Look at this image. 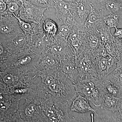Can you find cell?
<instances>
[{"label":"cell","instance_id":"obj_1","mask_svg":"<svg viewBox=\"0 0 122 122\" xmlns=\"http://www.w3.org/2000/svg\"><path fill=\"white\" fill-rule=\"evenodd\" d=\"M78 94H83L95 107H100L105 94L103 79L91 75L84 76L74 85Z\"/></svg>","mask_w":122,"mask_h":122},{"label":"cell","instance_id":"obj_2","mask_svg":"<svg viewBox=\"0 0 122 122\" xmlns=\"http://www.w3.org/2000/svg\"><path fill=\"white\" fill-rule=\"evenodd\" d=\"M75 59L76 66L81 78L86 75H91L98 77L92 52L83 50L77 55Z\"/></svg>","mask_w":122,"mask_h":122},{"label":"cell","instance_id":"obj_3","mask_svg":"<svg viewBox=\"0 0 122 122\" xmlns=\"http://www.w3.org/2000/svg\"><path fill=\"white\" fill-rule=\"evenodd\" d=\"M92 7L103 16L118 13L122 17V0H92Z\"/></svg>","mask_w":122,"mask_h":122},{"label":"cell","instance_id":"obj_4","mask_svg":"<svg viewBox=\"0 0 122 122\" xmlns=\"http://www.w3.org/2000/svg\"><path fill=\"white\" fill-rule=\"evenodd\" d=\"M46 10L37 7L29 1L22 0V5L18 16L24 20L37 22L44 17V12Z\"/></svg>","mask_w":122,"mask_h":122},{"label":"cell","instance_id":"obj_5","mask_svg":"<svg viewBox=\"0 0 122 122\" xmlns=\"http://www.w3.org/2000/svg\"><path fill=\"white\" fill-rule=\"evenodd\" d=\"M72 14L73 25L78 27H83L89 15L92 4L86 2L76 3Z\"/></svg>","mask_w":122,"mask_h":122},{"label":"cell","instance_id":"obj_6","mask_svg":"<svg viewBox=\"0 0 122 122\" xmlns=\"http://www.w3.org/2000/svg\"><path fill=\"white\" fill-rule=\"evenodd\" d=\"M75 4V3H67L62 0L57 1L54 8L56 10V17L58 24L67 23L68 19L72 17Z\"/></svg>","mask_w":122,"mask_h":122},{"label":"cell","instance_id":"obj_7","mask_svg":"<svg viewBox=\"0 0 122 122\" xmlns=\"http://www.w3.org/2000/svg\"><path fill=\"white\" fill-rule=\"evenodd\" d=\"M72 101V103L70 107L71 111L79 113L96 112V110H95L91 106L89 101L81 94H78Z\"/></svg>","mask_w":122,"mask_h":122},{"label":"cell","instance_id":"obj_8","mask_svg":"<svg viewBox=\"0 0 122 122\" xmlns=\"http://www.w3.org/2000/svg\"><path fill=\"white\" fill-rule=\"evenodd\" d=\"M93 122H117L114 118L113 112L99 109L93 112Z\"/></svg>","mask_w":122,"mask_h":122},{"label":"cell","instance_id":"obj_9","mask_svg":"<svg viewBox=\"0 0 122 122\" xmlns=\"http://www.w3.org/2000/svg\"><path fill=\"white\" fill-rule=\"evenodd\" d=\"M103 16V15L93 8L92 4L90 13L84 26L89 29L90 28H92V27L95 26H98V24L104 23L103 21L100 22L102 20V17Z\"/></svg>","mask_w":122,"mask_h":122},{"label":"cell","instance_id":"obj_10","mask_svg":"<svg viewBox=\"0 0 122 122\" xmlns=\"http://www.w3.org/2000/svg\"><path fill=\"white\" fill-rule=\"evenodd\" d=\"M102 79L106 94L116 97H122V88L106 78Z\"/></svg>","mask_w":122,"mask_h":122},{"label":"cell","instance_id":"obj_11","mask_svg":"<svg viewBox=\"0 0 122 122\" xmlns=\"http://www.w3.org/2000/svg\"><path fill=\"white\" fill-rule=\"evenodd\" d=\"M119 98L106 94L103 96L102 101L100 109H104L113 112L117 105Z\"/></svg>","mask_w":122,"mask_h":122},{"label":"cell","instance_id":"obj_12","mask_svg":"<svg viewBox=\"0 0 122 122\" xmlns=\"http://www.w3.org/2000/svg\"><path fill=\"white\" fill-rule=\"evenodd\" d=\"M122 88V64L118 62L117 66L106 78Z\"/></svg>","mask_w":122,"mask_h":122},{"label":"cell","instance_id":"obj_13","mask_svg":"<svg viewBox=\"0 0 122 122\" xmlns=\"http://www.w3.org/2000/svg\"><path fill=\"white\" fill-rule=\"evenodd\" d=\"M43 28L46 34L54 37L57 33L58 26L56 22L49 19H46L43 22Z\"/></svg>","mask_w":122,"mask_h":122},{"label":"cell","instance_id":"obj_14","mask_svg":"<svg viewBox=\"0 0 122 122\" xmlns=\"http://www.w3.org/2000/svg\"><path fill=\"white\" fill-rule=\"evenodd\" d=\"M68 42L72 46L75 58L80 51L81 41L78 34L72 31L68 39Z\"/></svg>","mask_w":122,"mask_h":122},{"label":"cell","instance_id":"obj_15","mask_svg":"<svg viewBox=\"0 0 122 122\" xmlns=\"http://www.w3.org/2000/svg\"><path fill=\"white\" fill-rule=\"evenodd\" d=\"M120 15L119 14H111L103 16L102 20L108 28H115L119 25Z\"/></svg>","mask_w":122,"mask_h":122},{"label":"cell","instance_id":"obj_16","mask_svg":"<svg viewBox=\"0 0 122 122\" xmlns=\"http://www.w3.org/2000/svg\"><path fill=\"white\" fill-rule=\"evenodd\" d=\"M57 34L61 37L68 40V37L73 31L72 26L68 23H61L58 24Z\"/></svg>","mask_w":122,"mask_h":122},{"label":"cell","instance_id":"obj_17","mask_svg":"<svg viewBox=\"0 0 122 122\" xmlns=\"http://www.w3.org/2000/svg\"><path fill=\"white\" fill-rule=\"evenodd\" d=\"M37 7L48 10L54 8L58 0H26Z\"/></svg>","mask_w":122,"mask_h":122},{"label":"cell","instance_id":"obj_18","mask_svg":"<svg viewBox=\"0 0 122 122\" xmlns=\"http://www.w3.org/2000/svg\"><path fill=\"white\" fill-rule=\"evenodd\" d=\"M85 113H76V115L71 120V122H93V112Z\"/></svg>","mask_w":122,"mask_h":122},{"label":"cell","instance_id":"obj_19","mask_svg":"<svg viewBox=\"0 0 122 122\" xmlns=\"http://www.w3.org/2000/svg\"><path fill=\"white\" fill-rule=\"evenodd\" d=\"M15 18H16L19 24V26L21 30L25 33L31 34L33 32V26L29 22H27L25 21L22 20L18 16L15 14H13Z\"/></svg>","mask_w":122,"mask_h":122},{"label":"cell","instance_id":"obj_20","mask_svg":"<svg viewBox=\"0 0 122 122\" xmlns=\"http://www.w3.org/2000/svg\"><path fill=\"white\" fill-rule=\"evenodd\" d=\"M22 5V0H14L9 2L7 5L9 12L18 16Z\"/></svg>","mask_w":122,"mask_h":122},{"label":"cell","instance_id":"obj_21","mask_svg":"<svg viewBox=\"0 0 122 122\" xmlns=\"http://www.w3.org/2000/svg\"><path fill=\"white\" fill-rule=\"evenodd\" d=\"M114 118L117 122H122V97L119 99L115 109L113 112Z\"/></svg>","mask_w":122,"mask_h":122},{"label":"cell","instance_id":"obj_22","mask_svg":"<svg viewBox=\"0 0 122 122\" xmlns=\"http://www.w3.org/2000/svg\"><path fill=\"white\" fill-rule=\"evenodd\" d=\"M87 40L90 47L92 49H95L97 48L98 46V39L94 34L90 33L88 34Z\"/></svg>","mask_w":122,"mask_h":122},{"label":"cell","instance_id":"obj_23","mask_svg":"<svg viewBox=\"0 0 122 122\" xmlns=\"http://www.w3.org/2000/svg\"><path fill=\"white\" fill-rule=\"evenodd\" d=\"M13 27L10 24H1L0 25V33L3 35L11 34L13 32Z\"/></svg>","mask_w":122,"mask_h":122},{"label":"cell","instance_id":"obj_24","mask_svg":"<svg viewBox=\"0 0 122 122\" xmlns=\"http://www.w3.org/2000/svg\"><path fill=\"white\" fill-rule=\"evenodd\" d=\"M49 87L51 91L56 93H59L62 91H63V85H62L58 81H56L55 79L53 83L49 86Z\"/></svg>","mask_w":122,"mask_h":122},{"label":"cell","instance_id":"obj_25","mask_svg":"<svg viewBox=\"0 0 122 122\" xmlns=\"http://www.w3.org/2000/svg\"><path fill=\"white\" fill-rule=\"evenodd\" d=\"M51 52L53 54L61 55L64 52V49L63 47L60 44H55L51 47Z\"/></svg>","mask_w":122,"mask_h":122},{"label":"cell","instance_id":"obj_26","mask_svg":"<svg viewBox=\"0 0 122 122\" xmlns=\"http://www.w3.org/2000/svg\"><path fill=\"white\" fill-rule=\"evenodd\" d=\"M25 38L23 36L18 37L15 38L13 39V43L15 46H20L25 43Z\"/></svg>","mask_w":122,"mask_h":122},{"label":"cell","instance_id":"obj_27","mask_svg":"<svg viewBox=\"0 0 122 122\" xmlns=\"http://www.w3.org/2000/svg\"><path fill=\"white\" fill-rule=\"evenodd\" d=\"M35 106L31 105L28 106L25 110V114L27 116H31L35 112Z\"/></svg>","mask_w":122,"mask_h":122},{"label":"cell","instance_id":"obj_28","mask_svg":"<svg viewBox=\"0 0 122 122\" xmlns=\"http://www.w3.org/2000/svg\"><path fill=\"white\" fill-rule=\"evenodd\" d=\"M58 109L54 106L48 108L46 111V114L48 117L56 113Z\"/></svg>","mask_w":122,"mask_h":122},{"label":"cell","instance_id":"obj_29","mask_svg":"<svg viewBox=\"0 0 122 122\" xmlns=\"http://www.w3.org/2000/svg\"><path fill=\"white\" fill-rule=\"evenodd\" d=\"M115 30L114 33L112 35L116 39H122V29L118 28L115 27Z\"/></svg>","mask_w":122,"mask_h":122},{"label":"cell","instance_id":"obj_30","mask_svg":"<svg viewBox=\"0 0 122 122\" xmlns=\"http://www.w3.org/2000/svg\"><path fill=\"white\" fill-rule=\"evenodd\" d=\"M14 77L11 74H8L5 75L3 78V81L5 83L9 84L13 82L14 81Z\"/></svg>","mask_w":122,"mask_h":122},{"label":"cell","instance_id":"obj_31","mask_svg":"<svg viewBox=\"0 0 122 122\" xmlns=\"http://www.w3.org/2000/svg\"><path fill=\"white\" fill-rule=\"evenodd\" d=\"M46 63L48 65L52 66L55 65L57 63L56 60L54 58L51 57H48L46 60Z\"/></svg>","mask_w":122,"mask_h":122},{"label":"cell","instance_id":"obj_32","mask_svg":"<svg viewBox=\"0 0 122 122\" xmlns=\"http://www.w3.org/2000/svg\"><path fill=\"white\" fill-rule=\"evenodd\" d=\"M31 58L29 56L22 57L18 61L19 63L21 65H25L31 61Z\"/></svg>","mask_w":122,"mask_h":122},{"label":"cell","instance_id":"obj_33","mask_svg":"<svg viewBox=\"0 0 122 122\" xmlns=\"http://www.w3.org/2000/svg\"><path fill=\"white\" fill-rule=\"evenodd\" d=\"M55 79L52 76H48L46 79L45 83L46 85L48 86H49L51 84H52L54 81Z\"/></svg>","mask_w":122,"mask_h":122},{"label":"cell","instance_id":"obj_34","mask_svg":"<svg viewBox=\"0 0 122 122\" xmlns=\"http://www.w3.org/2000/svg\"><path fill=\"white\" fill-rule=\"evenodd\" d=\"M7 5L3 0H0V13H3L6 11Z\"/></svg>","mask_w":122,"mask_h":122},{"label":"cell","instance_id":"obj_35","mask_svg":"<svg viewBox=\"0 0 122 122\" xmlns=\"http://www.w3.org/2000/svg\"><path fill=\"white\" fill-rule=\"evenodd\" d=\"M62 0L64 2L69 3H79L87 1V0Z\"/></svg>","mask_w":122,"mask_h":122},{"label":"cell","instance_id":"obj_36","mask_svg":"<svg viewBox=\"0 0 122 122\" xmlns=\"http://www.w3.org/2000/svg\"><path fill=\"white\" fill-rule=\"evenodd\" d=\"M8 109V107L6 104L2 101H0V110L6 111Z\"/></svg>","mask_w":122,"mask_h":122},{"label":"cell","instance_id":"obj_37","mask_svg":"<svg viewBox=\"0 0 122 122\" xmlns=\"http://www.w3.org/2000/svg\"><path fill=\"white\" fill-rule=\"evenodd\" d=\"M117 59L118 60V62L122 64V52H119Z\"/></svg>","mask_w":122,"mask_h":122},{"label":"cell","instance_id":"obj_38","mask_svg":"<svg viewBox=\"0 0 122 122\" xmlns=\"http://www.w3.org/2000/svg\"><path fill=\"white\" fill-rule=\"evenodd\" d=\"M3 52V48L2 46L0 45V55L2 54Z\"/></svg>","mask_w":122,"mask_h":122}]
</instances>
